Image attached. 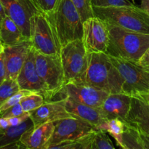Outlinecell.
<instances>
[{"label":"cell","mask_w":149,"mask_h":149,"mask_svg":"<svg viewBox=\"0 0 149 149\" xmlns=\"http://www.w3.org/2000/svg\"><path fill=\"white\" fill-rule=\"evenodd\" d=\"M108 28L109 42L106 54L137 63L149 48V34L110 24Z\"/></svg>","instance_id":"1"},{"label":"cell","mask_w":149,"mask_h":149,"mask_svg":"<svg viewBox=\"0 0 149 149\" xmlns=\"http://www.w3.org/2000/svg\"><path fill=\"white\" fill-rule=\"evenodd\" d=\"M85 84L109 94L122 93V77L109 55L104 52H88Z\"/></svg>","instance_id":"2"},{"label":"cell","mask_w":149,"mask_h":149,"mask_svg":"<svg viewBox=\"0 0 149 149\" xmlns=\"http://www.w3.org/2000/svg\"><path fill=\"white\" fill-rule=\"evenodd\" d=\"M93 8L94 16L104 20L108 24L149 34V15L141 7L111 6Z\"/></svg>","instance_id":"3"},{"label":"cell","mask_w":149,"mask_h":149,"mask_svg":"<svg viewBox=\"0 0 149 149\" xmlns=\"http://www.w3.org/2000/svg\"><path fill=\"white\" fill-rule=\"evenodd\" d=\"M52 23L61 47L83 38V22L71 0H58L52 14Z\"/></svg>","instance_id":"4"},{"label":"cell","mask_w":149,"mask_h":149,"mask_svg":"<svg viewBox=\"0 0 149 149\" xmlns=\"http://www.w3.org/2000/svg\"><path fill=\"white\" fill-rule=\"evenodd\" d=\"M60 56L63 68L65 84H85L88 52L82 39H77L61 47Z\"/></svg>","instance_id":"5"},{"label":"cell","mask_w":149,"mask_h":149,"mask_svg":"<svg viewBox=\"0 0 149 149\" xmlns=\"http://www.w3.org/2000/svg\"><path fill=\"white\" fill-rule=\"evenodd\" d=\"M31 47L40 53L60 55L61 46L49 17L42 13H33L31 17Z\"/></svg>","instance_id":"6"},{"label":"cell","mask_w":149,"mask_h":149,"mask_svg":"<svg viewBox=\"0 0 149 149\" xmlns=\"http://www.w3.org/2000/svg\"><path fill=\"white\" fill-rule=\"evenodd\" d=\"M109 57L122 77V93L135 97L141 93L149 92V72L135 62Z\"/></svg>","instance_id":"7"},{"label":"cell","mask_w":149,"mask_h":149,"mask_svg":"<svg viewBox=\"0 0 149 149\" xmlns=\"http://www.w3.org/2000/svg\"><path fill=\"white\" fill-rule=\"evenodd\" d=\"M34 55L36 71L47 87L48 98L46 101H50L65 85L61 56L45 55L35 49Z\"/></svg>","instance_id":"8"},{"label":"cell","mask_w":149,"mask_h":149,"mask_svg":"<svg viewBox=\"0 0 149 149\" xmlns=\"http://www.w3.org/2000/svg\"><path fill=\"white\" fill-rule=\"evenodd\" d=\"M49 146L63 142H74L97 131L91 124L78 116L65 118L56 121Z\"/></svg>","instance_id":"9"},{"label":"cell","mask_w":149,"mask_h":149,"mask_svg":"<svg viewBox=\"0 0 149 149\" xmlns=\"http://www.w3.org/2000/svg\"><path fill=\"white\" fill-rule=\"evenodd\" d=\"M109 93L104 90L87 85V84H66L54 97L52 100H63L69 97L71 100L95 108L101 106Z\"/></svg>","instance_id":"10"},{"label":"cell","mask_w":149,"mask_h":149,"mask_svg":"<svg viewBox=\"0 0 149 149\" xmlns=\"http://www.w3.org/2000/svg\"><path fill=\"white\" fill-rule=\"evenodd\" d=\"M82 40L87 52L106 53L109 42L108 24L95 16L86 20L83 22Z\"/></svg>","instance_id":"11"},{"label":"cell","mask_w":149,"mask_h":149,"mask_svg":"<svg viewBox=\"0 0 149 149\" xmlns=\"http://www.w3.org/2000/svg\"><path fill=\"white\" fill-rule=\"evenodd\" d=\"M20 90H26L42 95L45 101L48 98V90L36 71L34 49L32 47L17 78Z\"/></svg>","instance_id":"12"},{"label":"cell","mask_w":149,"mask_h":149,"mask_svg":"<svg viewBox=\"0 0 149 149\" xmlns=\"http://www.w3.org/2000/svg\"><path fill=\"white\" fill-rule=\"evenodd\" d=\"M31 48L30 41H24L13 45H5L3 57L6 69V79L17 80Z\"/></svg>","instance_id":"13"},{"label":"cell","mask_w":149,"mask_h":149,"mask_svg":"<svg viewBox=\"0 0 149 149\" xmlns=\"http://www.w3.org/2000/svg\"><path fill=\"white\" fill-rule=\"evenodd\" d=\"M131 102L132 97L124 93L109 94L98 109L106 120L118 118L125 122L130 111Z\"/></svg>","instance_id":"14"},{"label":"cell","mask_w":149,"mask_h":149,"mask_svg":"<svg viewBox=\"0 0 149 149\" xmlns=\"http://www.w3.org/2000/svg\"><path fill=\"white\" fill-rule=\"evenodd\" d=\"M73 116L74 115L65 110L63 100L45 101L42 106L30 112V118L34 127Z\"/></svg>","instance_id":"15"},{"label":"cell","mask_w":149,"mask_h":149,"mask_svg":"<svg viewBox=\"0 0 149 149\" xmlns=\"http://www.w3.org/2000/svg\"><path fill=\"white\" fill-rule=\"evenodd\" d=\"M6 15L12 19L21 31L26 40H30L31 14L20 0H1Z\"/></svg>","instance_id":"16"},{"label":"cell","mask_w":149,"mask_h":149,"mask_svg":"<svg viewBox=\"0 0 149 149\" xmlns=\"http://www.w3.org/2000/svg\"><path fill=\"white\" fill-rule=\"evenodd\" d=\"M54 129V122H47L33 127L22 135L20 143L27 149H47L49 147Z\"/></svg>","instance_id":"17"},{"label":"cell","mask_w":149,"mask_h":149,"mask_svg":"<svg viewBox=\"0 0 149 149\" xmlns=\"http://www.w3.org/2000/svg\"><path fill=\"white\" fill-rule=\"evenodd\" d=\"M126 126L149 135V105L137 97H132L131 108L125 121Z\"/></svg>","instance_id":"18"},{"label":"cell","mask_w":149,"mask_h":149,"mask_svg":"<svg viewBox=\"0 0 149 149\" xmlns=\"http://www.w3.org/2000/svg\"><path fill=\"white\" fill-rule=\"evenodd\" d=\"M65 110L71 114L78 116L80 119L86 121L96 128L106 121L100 113L98 108L92 107L87 105L77 103L69 97L63 99Z\"/></svg>","instance_id":"19"},{"label":"cell","mask_w":149,"mask_h":149,"mask_svg":"<svg viewBox=\"0 0 149 149\" xmlns=\"http://www.w3.org/2000/svg\"><path fill=\"white\" fill-rule=\"evenodd\" d=\"M0 40L5 45H13L26 40L16 23L8 16L2 19L0 29Z\"/></svg>","instance_id":"20"},{"label":"cell","mask_w":149,"mask_h":149,"mask_svg":"<svg viewBox=\"0 0 149 149\" xmlns=\"http://www.w3.org/2000/svg\"><path fill=\"white\" fill-rule=\"evenodd\" d=\"M34 127L31 119L29 118L17 126L9 127L0 130V147L5 146L14 143L20 142L22 135Z\"/></svg>","instance_id":"21"},{"label":"cell","mask_w":149,"mask_h":149,"mask_svg":"<svg viewBox=\"0 0 149 149\" xmlns=\"http://www.w3.org/2000/svg\"><path fill=\"white\" fill-rule=\"evenodd\" d=\"M123 143L130 149H149V135L126 126L123 135Z\"/></svg>","instance_id":"22"},{"label":"cell","mask_w":149,"mask_h":149,"mask_svg":"<svg viewBox=\"0 0 149 149\" xmlns=\"http://www.w3.org/2000/svg\"><path fill=\"white\" fill-rule=\"evenodd\" d=\"M125 122L120 119H107L97 127V130H102L110 134L116 141L119 147H123V135L125 131Z\"/></svg>","instance_id":"23"},{"label":"cell","mask_w":149,"mask_h":149,"mask_svg":"<svg viewBox=\"0 0 149 149\" xmlns=\"http://www.w3.org/2000/svg\"><path fill=\"white\" fill-rule=\"evenodd\" d=\"M31 14L42 13L49 15L55 9L58 0H20Z\"/></svg>","instance_id":"24"},{"label":"cell","mask_w":149,"mask_h":149,"mask_svg":"<svg viewBox=\"0 0 149 149\" xmlns=\"http://www.w3.org/2000/svg\"><path fill=\"white\" fill-rule=\"evenodd\" d=\"M45 103V99L44 96L39 93H33L25 96L20 102L23 111L26 113L36 110Z\"/></svg>","instance_id":"25"},{"label":"cell","mask_w":149,"mask_h":149,"mask_svg":"<svg viewBox=\"0 0 149 149\" xmlns=\"http://www.w3.org/2000/svg\"><path fill=\"white\" fill-rule=\"evenodd\" d=\"M16 80L5 79L0 85V106L13 95L20 90Z\"/></svg>","instance_id":"26"},{"label":"cell","mask_w":149,"mask_h":149,"mask_svg":"<svg viewBox=\"0 0 149 149\" xmlns=\"http://www.w3.org/2000/svg\"><path fill=\"white\" fill-rule=\"evenodd\" d=\"M79 13L82 22H84L87 19L94 17L93 4L91 0H71Z\"/></svg>","instance_id":"27"},{"label":"cell","mask_w":149,"mask_h":149,"mask_svg":"<svg viewBox=\"0 0 149 149\" xmlns=\"http://www.w3.org/2000/svg\"><path fill=\"white\" fill-rule=\"evenodd\" d=\"M92 149H115L106 132L97 130L95 133Z\"/></svg>","instance_id":"28"},{"label":"cell","mask_w":149,"mask_h":149,"mask_svg":"<svg viewBox=\"0 0 149 149\" xmlns=\"http://www.w3.org/2000/svg\"><path fill=\"white\" fill-rule=\"evenodd\" d=\"M33 93H33V92L29 91V90H20L18 92H17L16 93H15L14 95L11 96V97H9L7 100L4 102L0 106V113L4 111L7 110L9 108L12 107V106H15V105L17 104L20 102L21 99L23 97L26 95H29L33 94Z\"/></svg>","instance_id":"29"},{"label":"cell","mask_w":149,"mask_h":149,"mask_svg":"<svg viewBox=\"0 0 149 149\" xmlns=\"http://www.w3.org/2000/svg\"><path fill=\"white\" fill-rule=\"evenodd\" d=\"M95 132H93L78 141L70 143L65 149H92L93 138H94Z\"/></svg>","instance_id":"30"},{"label":"cell","mask_w":149,"mask_h":149,"mask_svg":"<svg viewBox=\"0 0 149 149\" xmlns=\"http://www.w3.org/2000/svg\"><path fill=\"white\" fill-rule=\"evenodd\" d=\"M93 7H111V6H132L135 3L129 0H91Z\"/></svg>","instance_id":"31"},{"label":"cell","mask_w":149,"mask_h":149,"mask_svg":"<svg viewBox=\"0 0 149 149\" xmlns=\"http://www.w3.org/2000/svg\"><path fill=\"white\" fill-rule=\"evenodd\" d=\"M26 113V112H25L24 111H23L21 105L19 103H17V104L15 105V106H12V107L9 108L7 110L1 112V113H0V115H1V117L7 119V118L20 116V115H23Z\"/></svg>","instance_id":"32"},{"label":"cell","mask_w":149,"mask_h":149,"mask_svg":"<svg viewBox=\"0 0 149 149\" xmlns=\"http://www.w3.org/2000/svg\"><path fill=\"white\" fill-rule=\"evenodd\" d=\"M29 118H30V112H29V113H24V114L20 115V116H18L7 118V120H8L10 127H14V126H17V125H20V124L24 122L25 121L27 120V119H29Z\"/></svg>","instance_id":"33"},{"label":"cell","mask_w":149,"mask_h":149,"mask_svg":"<svg viewBox=\"0 0 149 149\" xmlns=\"http://www.w3.org/2000/svg\"><path fill=\"white\" fill-rule=\"evenodd\" d=\"M137 63L141 68H143L145 71L149 72V48L146 51V52L142 55V57L140 58Z\"/></svg>","instance_id":"34"},{"label":"cell","mask_w":149,"mask_h":149,"mask_svg":"<svg viewBox=\"0 0 149 149\" xmlns=\"http://www.w3.org/2000/svg\"><path fill=\"white\" fill-rule=\"evenodd\" d=\"M6 79V69L4 66V57L1 55L0 57V85L4 82Z\"/></svg>","instance_id":"35"},{"label":"cell","mask_w":149,"mask_h":149,"mask_svg":"<svg viewBox=\"0 0 149 149\" xmlns=\"http://www.w3.org/2000/svg\"><path fill=\"white\" fill-rule=\"evenodd\" d=\"M70 143L71 142H63L61 143L50 146L48 147L47 149H65Z\"/></svg>","instance_id":"36"},{"label":"cell","mask_w":149,"mask_h":149,"mask_svg":"<svg viewBox=\"0 0 149 149\" xmlns=\"http://www.w3.org/2000/svg\"><path fill=\"white\" fill-rule=\"evenodd\" d=\"M135 97L141 99V100H142L143 101H144L145 103H146L147 104L149 105V92L141 93V94H139L138 95H137L136 97Z\"/></svg>","instance_id":"37"},{"label":"cell","mask_w":149,"mask_h":149,"mask_svg":"<svg viewBox=\"0 0 149 149\" xmlns=\"http://www.w3.org/2000/svg\"><path fill=\"white\" fill-rule=\"evenodd\" d=\"M9 127H10V125H9L7 119L0 116V130H1L7 129Z\"/></svg>","instance_id":"38"},{"label":"cell","mask_w":149,"mask_h":149,"mask_svg":"<svg viewBox=\"0 0 149 149\" xmlns=\"http://www.w3.org/2000/svg\"><path fill=\"white\" fill-rule=\"evenodd\" d=\"M0 149H20V142L14 143L5 146L0 147Z\"/></svg>","instance_id":"39"},{"label":"cell","mask_w":149,"mask_h":149,"mask_svg":"<svg viewBox=\"0 0 149 149\" xmlns=\"http://www.w3.org/2000/svg\"><path fill=\"white\" fill-rule=\"evenodd\" d=\"M141 7L149 15V0H141Z\"/></svg>","instance_id":"40"},{"label":"cell","mask_w":149,"mask_h":149,"mask_svg":"<svg viewBox=\"0 0 149 149\" xmlns=\"http://www.w3.org/2000/svg\"><path fill=\"white\" fill-rule=\"evenodd\" d=\"M6 13L5 12H4V7H3L2 4H1V0H0V17H1V19H3L4 17H6Z\"/></svg>","instance_id":"41"},{"label":"cell","mask_w":149,"mask_h":149,"mask_svg":"<svg viewBox=\"0 0 149 149\" xmlns=\"http://www.w3.org/2000/svg\"><path fill=\"white\" fill-rule=\"evenodd\" d=\"M4 49H5V45L0 40V57L4 54Z\"/></svg>","instance_id":"42"},{"label":"cell","mask_w":149,"mask_h":149,"mask_svg":"<svg viewBox=\"0 0 149 149\" xmlns=\"http://www.w3.org/2000/svg\"><path fill=\"white\" fill-rule=\"evenodd\" d=\"M20 149H27V148H26V147L23 145V144H21L20 143Z\"/></svg>","instance_id":"43"},{"label":"cell","mask_w":149,"mask_h":149,"mask_svg":"<svg viewBox=\"0 0 149 149\" xmlns=\"http://www.w3.org/2000/svg\"><path fill=\"white\" fill-rule=\"evenodd\" d=\"M122 149H130L129 148H127V147H126L125 146H124L123 147H122V148H121Z\"/></svg>","instance_id":"44"},{"label":"cell","mask_w":149,"mask_h":149,"mask_svg":"<svg viewBox=\"0 0 149 149\" xmlns=\"http://www.w3.org/2000/svg\"><path fill=\"white\" fill-rule=\"evenodd\" d=\"M1 21H2V19H1V17H0V29H1Z\"/></svg>","instance_id":"45"},{"label":"cell","mask_w":149,"mask_h":149,"mask_svg":"<svg viewBox=\"0 0 149 149\" xmlns=\"http://www.w3.org/2000/svg\"><path fill=\"white\" fill-rule=\"evenodd\" d=\"M132 1H133V0H132Z\"/></svg>","instance_id":"46"}]
</instances>
